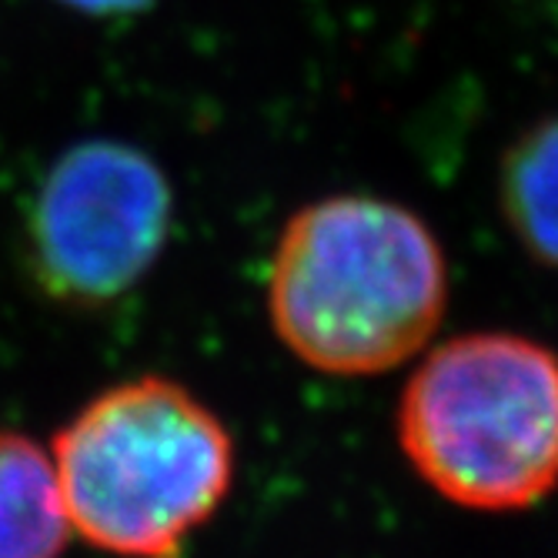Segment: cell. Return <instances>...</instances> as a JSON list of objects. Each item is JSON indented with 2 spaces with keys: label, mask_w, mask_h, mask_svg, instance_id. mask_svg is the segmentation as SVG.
<instances>
[{
  "label": "cell",
  "mask_w": 558,
  "mask_h": 558,
  "mask_svg": "<svg viewBox=\"0 0 558 558\" xmlns=\"http://www.w3.org/2000/svg\"><path fill=\"white\" fill-rule=\"evenodd\" d=\"M448 304V265L432 228L368 194H335L284 225L268 315L298 362L325 375L391 372L428 344Z\"/></svg>",
  "instance_id": "obj_1"
},
{
  "label": "cell",
  "mask_w": 558,
  "mask_h": 558,
  "mask_svg": "<svg viewBox=\"0 0 558 558\" xmlns=\"http://www.w3.org/2000/svg\"><path fill=\"white\" fill-rule=\"evenodd\" d=\"M50 459L71 532L124 558H178L234 478L221 418L158 375L87 401L58 432Z\"/></svg>",
  "instance_id": "obj_2"
},
{
  "label": "cell",
  "mask_w": 558,
  "mask_h": 558,
  "mask_svg": "<svg viewBox=\"0 0 558 558\" xmlns=\"http://www.w3.org/2000/svg\"><path fill=\"white\" fill-rule=\"evenodd\" d=\"M398 441L462 509H529L558 485V354L501 331L438 344L401 391Z\"/></svg>",
  "instance_id": "obj_3"
},
{
  "label": "cell",
  "mask_w": 558,
  "mask_h": 558,
  "mask_svg": "<svg viewBox=\"0 0 558 558\" xmlns=\"http://www.w3.org/2000/svg\"><path fill=\"white\" fill-rule=\"evenodd\" d=\"M171 211V184L141 147L111 137L68 147L27 221L37 284L81 308L121 298L165 251Z\"/></svg>",
  "instance_id": "obj_4"
},
{
  "label": "cell",
  "mask_w": 558,
  "mask_h": 558,
  "mask_svg": "<svg viewBox=\"0 0 558 558\" xmlns=\"http://www.w3.org/2000/svg\"><path fill=\"white\" fill-rule=\"evenodd\" d=\"M68 535L54 459L17 432H0V558H61Z\"/></svg>",
  "instance_id": "obj_5"
},
{
  "label": "cell",
  "mask_w": 558,
  "mask_h": 558,
  "mask_svg": "<svg viewBox=\"0 0 558 558\" xmlns=\"http://www.w3.org/2000/svg\"><path fill=\"white\" fill-rule=\"evenodd\" d=\"M498 197L529 255L558 271V114L505 150Z\"/></svg>",
  "instance_id": "obj_6"
},
{
  "label": "cell",
  "mask_w": 558,
  "mask_h": 558,
  "mask_svg": "<svg viewBox=\"0 0 558 558\" xmlns=\"http://www.w3.org/2000/svg\"><path fill=\"white\" fill-rule=\"evenodd\" d=\"M61 4L90 17H124V14H137L150 8L155 0H61Z\"/></svg>",
  "instance_id": "obj_7"
}]
</instances>
